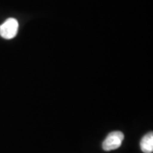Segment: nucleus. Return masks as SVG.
Segmentation results:
<instances>
[{
  "mask_svg": "<svg viewBox=\"0 0 153 153\" xmlns=\"http://www.w3.org/2000/svg\"><path fill=\"white\" fill-rule=\"evenodd\" d=\"M123 139H124V135L122 132H111L105 139L103 144H102V148L105 152L116 150V149L120 147Z\"/></svg>",
  "mask_w": 153,
  "mask_h": 153,
  "instance_id": "1",
  "label": "nucleus"
},
{
  "mask_svg": "<svg viewBox=\"0 0 153 153\" xmlns=\"http://www.w3.org/2000/svg\"><path fill=\"white\" fill-rule=\"evenodd\" d=\"M18 28L19 23L17 20L14 18H10L0 26V35L2 38L5 39H11L16 36Z\"/></svg>",
  "mask_w": 153,
  "mask_h": 153,
  "instance_id": "2",
  "label": "nucleus"
},
{
  "mask_svg": "<svg viewBox=\"0 0 153 153\" xmlns=\"http://www.w3.org/2000/svg\"><path fill=\"white\" fill-rule=\"evenodd\" d=\"M140 149L144 153H152L153 152V134L150 132L141 139Z\"/></svg>",
  "mask_w": 153,
  "mask_h": 153,
  "instance_id": "3",
  "label": "nucleus"
}]
</instances>
